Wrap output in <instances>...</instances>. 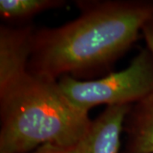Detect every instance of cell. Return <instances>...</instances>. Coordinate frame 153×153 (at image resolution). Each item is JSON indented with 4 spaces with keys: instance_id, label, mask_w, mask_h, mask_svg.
Returning <instances> with one entry per match:
<instances>
[{
    "instance_id": "1",
    "label": "cell",
    "mask_w": 153,
    "mask_h": 153,
    "mask_svg": "<svg viewBox=\"0 0 153 153\" xmlns=\"http://www.w3.org/2000/svg\"><path fill=\"white\" fill-rule=\"evenodd\" d=\"M152 16L153 2L84 4L73 22L34 34L28 71L55 80L108 65L136 40Z\"/></svg>"
},
{
    "instance_id": "2",
    "label": "cell",
    "mask_w": 153,
    "mask_h": 153,
    "mask_svg": "<svg viewBox=\"0 0 153 153\" xmlns=\"http://www.w3.org/2000/svg\"><path fill=\"white\" fill-rule=\"evenodd\" d=\"M0 153H28L41 146H73L91 121L74 106L58 82L28 71L0 91Z\"/></svg>"
},
{
    "instance_id": "3",
    "label": "cell",
    "mask_w": 153,
    "mask_h": 153,
    "mask_svg": "<svg viewBox=\"0 0 153 153\" xmlns=\"http://www.w3.org/2000/svg\"><path fill=\"white\" fill-rule=\"evenodd\" d=\"M58 84L71 104L85 112L100 104L130 105L153 94V55L143 50L123 71L92 81L65 75Z\"/></svg>"
},
{
    "instance_id": "4",
    "label": "cell",
    "mask_w": 153,
    "mask_h": 153,
    "mask_svg": "<svg viewBox=\"0 0 153 153\" xmlns=\"http://www.w3.org/2000/svg\"><path fill=\"white\" fill-rule=\"evenodd\" d=\"M33 38L34 34L29 28H1L0 91L28 72Z\"/></svg>"
},
{
    "instance_id": "5",
    "label": "cell",
    "mask_w": 153,
    "mask_h": 153,
    "mask_svg": "<svg viewBox=\"0 0 153 153\" xmlns=\"http://www.w3.org/2000/svg\"><path fill=\"white\" fill-rule=\"evenodd\" d=\"M130 105H108L104 112L91 122L79 142L80 153H118L120 134Z\"/></svg>"
},
{
    "instance_id": "6",
    "label": "cell",
    "mask_w": 153,
    "mask_h": 153,
    "mask_svg": "<svg viewBox=\"0 0 153 153\" xmlns=\"http://www.w3.org/2000/svg\"><path fill=\"white\" fill-rule=\"evenodd\" d=\"M128 126L123 153H153V94L137 102Z\"/></svg>"
},
{
    "instance_id": "7",
    "label": "cell",
    "mask_w": 153,
    "mask_h": 153,
    "mask_svg": "<svg viewBox=\"0 0 153 153\" xmlns=\"http://www.w3.org/2000/svg\"><path fill=\"white\" fill-rule=\"evenodd\" d=\"M63 3L57 0H1L0 14L9 20L25 19L41 11L58 7Z\"/></svg>"
},
{
    "instance_id": "8",
    "label": "cell",
    "mask_w": 153,
    "mask_h": 153,
    "mask_svg": "<svg viewBox=\"0 0 153 153\" xmlns=\"http://www.w3.org/2000/svg\"><path fill=\"white\" fill-rule=\"evenodd\" d=\"M28 153H80L79 143L73 146H57L47 144Z\"/></svg>"
},
{
    "instance_id": "9",
    "label": "cell",
    "mask_w": 153,
    "mask_h": 153,
    "mask_svg": "<svg viewBox=\"0 0 153 153\" xmlns=\"http://www.w3.org/2000/svg\"><path fill=\"white\" fill-rule=\"evenodd\" d=\"M145 39L146 41L149 51L153 55V16H152L143 26L142 30Z\"/></svg>"
}]
</instances>
